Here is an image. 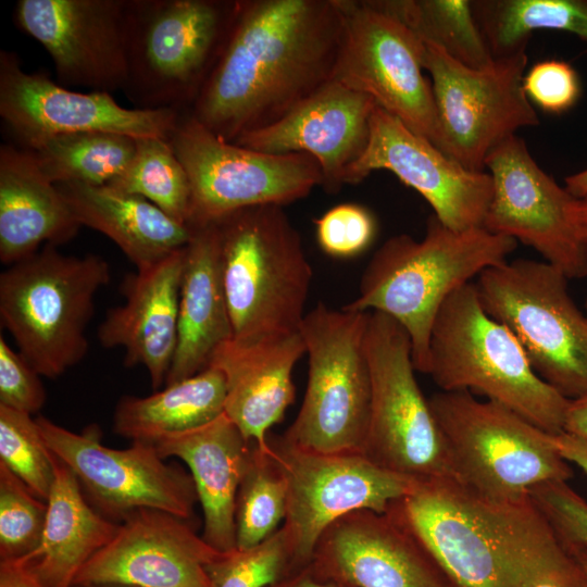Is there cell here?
Returning a JSON list of instances; mask_svg holds the SVG:
<instances>
[{
  "mask_svg": "<svg viewBox=\"0 0 587 587\" xmlns=\"http://www.w3.org/2000/svg\"><path fill=\"white\" fill-rule=\"evenodd\" d=\"M341 28L340 0H237L188 112L229 142L278 121L330 80Z\"/></svg>",
  "mask_w": 587,
  "mask_h": 587,
  "instance_id": "obj_1",
  "label": "cell"
},
{
  "mask_svg": "<svg viewBox=\"0 0 587 587\" xmlns=\"http://www.w3.org/2000/svg\"><path fill=\"white\" fill-rule=\"evenodd\" d=\"M394 505L458 587H524L563 546L530 497L492 501L453 478L417 480Z\"/></svg>",
  "mask_w": 587,
  "mask_h": 587,
  "instance_id": "obj_2",
  "label": "cell"
},
{
  "mask_svg": "<svg viewBox=\"0 0 587 587\" xmlns=\"http://www.w3.org/2000/svg\"><path fill=\"white\" fill-rule=\"evenodd\" d=\"M516 246L515 239L484 227L453 230L433 214L422 239L396 235L375 251L358 296L342 309L380 312L399 323L410 337L415 370L426 374L432 327L446 299L507 262Z\"/></svg>",
  "mask_w": 587,
  "mask_h": 587,
  "instance_id": "obj_3",
  "label": "cell"
},
{
  "mask_svg": "<svg viewBox=\"0 0 587 587\" xmlns=\"http://www.w3.org/2000/svg\"><path fill=\"white\" fill-rule=\"evenodd\" d=\"M426 374L441 391L477 392L549 434L564 432L571 400L536 374L512 333L484 310L473 283L441 305Z\"/></svg>",
  "mask_w": 587,
  "mask_h": 587,
  "instance_id": "obj_4",
  "label": "cell"
},
{
  "mask_svg": "<svg viewBox=\"0 0 587 587\" xmlns=\"http://www.w3.org/2000/svg\"><path fill=\"white\" fill-rule=\"evenodd\" d=\"M215 223L232 338L252 342L298 333L313 273L284 207H250Z\"/></svg>",
  "mask_w": 587,
  "mask_h": 587,
  "instance_id": "obj_5",
  "label": "cell"
},
{
  "mask_svg": "<svg viewBox=\"0 0 587 587\" xmlns=\"http://www.w3.org/2000/svg\"><path fill=\"white\" fill-rule=\"evenodd\" d=\"M110 280L102 257L65 255L53 245L1 273V325L40 376L57 378L85 358L95 298Z\"/></svg>",
  "mask_w": 587,
  "mask_h": 587,
  "instance_id": "obj_6",
  "label": "cell"
},
{
  "mask_svg": "<svg viewBox=\"0 0 587 587\" xmlns=\"http://www.w3.org/2000/svg\"><path fill=\"white\" fill-rule=\"evenodd\" d=\"M236 1L127 0V82L139 110L190 109L228 35Z\"/></svg>",
  "mask_w": 587,
  "mask_h": 587,
  "instance_id": "obj_7",
  "label": "cell"
},
{
  "mask_svg": "<svg viewBox=\"0 0 587 587\" xmlns=\"http://www.w3.org/2000/svg\"><path fill=\"white\" fill-rule=\"evenodd\" d=\"M428 401L455 479L478 496L519 501L540 484L572 477L553 435L512 410L470 391H439Z\"/></svg>",
  "mask_w": 587,
  "mask_h": 587,
  "instance_id": "obj_8",
  "label": "cell"
},
{
  "mask_svg": "<svg viewBox=\"0 0 587 587\" xmlns=\"http://www.w3.org/2000/svg\"><path fill=\"white\" fill-rule=\"evenodd\" d=\"M369 312L336 310L319 302L299 328L308 354L302 405L282 435L304 450L362 453L371 408L365 350Z\"/></svg>",
  "mask_w": 587,
  "mask_h": 587,
  "instance_id": "obj_9",
  "label": "cell"
},
{
  "mask_svg": "<svg viewBox=\"0 0 587 587\" xmlns=\"http://www.w3.org/2000/svg\"><path fill=\"white\" fill-rule=\"evenodd\" d=\"M567 277L545 262L489 267L475 284L484 310L516 338L536 374L565 398L587 394V315Z\"/></svg>",
  "mask_w": 587,
  "mask_h": 587,
  "instance_id": "obj_10",
  "label": "cell"
},
{
  "mask_svg": "<svg viewBox=\"0 0 587 587\" xmlns=\"http://www.w3.org/2000/svg\"><path fill=\"white\" fill-rule=\"evenodd\" d=\"M365 350L371 408L363 454L419 480L455 479L441 430L415 378L405 329L380 312H369Z\"/></svg>",
  "mask_w": 587,
  "mask_h": 587,
  "instance_id": "obj_11",
  "label": "cell"
},
{
  "mask_svg": "<svg viewBox=\"0 0 587 587\" xmlns=\"http://www.w3.org/2000/svg\"><path fill=\"white\" fill-rule=\"evenodd\" d=\"M168 141L189 178L191 228L250 207H285L323 183L311 155L271 154L226 141L188 111L180 113Z\"/></svg>",
  "mask_w": 587,
  "mask_h": 587,
  "instance_id": "obj_12",
  "label": "cell"
},
{
  "mask_svg": "<svg viewBox=\"0 0 587 587\" xmlns=\"http://www.w3.org/2000/svg\"><path fill=\"white\" fill-rule=\"evenodd\" d=\"M423 67L437 112L436 147L471 171H485L488 154L515 132L539 125L523 78L526 52L472 68L424 42Z\"/></svg>",
  "mask_w": 587,
  "mask_h": 587,
  "instance_id": "obj_13",
  "label": "cell"
},
{
  "mask_svg": "<svg viewBox=\"0 0 587 587\" xmlns=\"http://www.w3.org/2000/svg\"><path fill=\"white\" fill-rule=\"evenodd\" d=\"M342 28L332 80L371 97L434 146L438 140L424 41L374 0H340Z\"/></svg>",
  "mask_w": 587,
  "mask_h": 587,
  "instance_id": "obj_14",
  "label": "cell"
},
{
  "mask_svg": "<svg viewBox=\"0 0 587 587\" xmlns=\"http://www.w3.org/2000/svg\"><path fill=\"white\" fill-rule=\"evenodd\" d=\"M37 425L53 455L76 476L90 505L120 523L138 509L162 510L190 520L199 503L189 472L166 462L153 444L132 441L114 449L102 442L98 425L74 433L39 415Z\"/></svg>",
  "mask_w": 587,
  "mask_h": 587,
  "instance_id": "obj_15",
  "label": "cell"
},
{
  "mask_svg": "<svg viewBox=\"0 0 587 587\" xmlns=\"http://www.w3.org/2000/svg\"><path fill=\"white\" fill-rule=\"evenodd\" d=\"M270 453L287 482V530L295 570L310 563L323 532L358 510L387 511L419 479L385 470L362 453H319L283 436L267 437Z\"/></svg>",
  "mask_w": 587,
  "mask_h": 587,
  "instance_id": "obj_16",
  "label": "cell"
},
{
  "mask_svg": "<svg viewBox=\"0 0 587 587\" xmlns=\"http://www.w3.org/2000/svg\"><path fill=\"white\" fill-rule=\"evenodd\" d=\"M180 113L128 109L108 92L71 90L42 72H26L15 52L0 51V116L22 148L82 132L168 139Z\"/></svg>",
  "mask_w": 587,
  "mask_h": 587,
  "instance_id": "obj_17",
  "label": "cell"
},
{
  "mask_svg": "<svg viewBox=\"0 0 587 587\" xmlns=\"http://www.w3.org/2000/svg\"><path fill=\"white\" fill-rule=\"evenodd\" d=\"M492 198L483 227L521 241L569 279L587 276V245L567 218L574 197L534 160L525 141L513 135L486 158Z\"/></svg>",
  "mask_w": 587,
  "mask_h": 587,
  "instance_id": "obj_18",
  "label": "cell"
},
{
  "mask_svg": "<svg viewBox=\"0 0 587 587\" xmlns=\"http://www.w3.org/2000/svg\"><path fill=\"white\" fill-rule=\"evenodd\" d=\"M127 0H18L16 27L50 55L58 83L111 93L124 90Z\"/></svg>",
  "mask_w": 587,
  "mask_h": 587,
  "instance_id": "obj_19",
  "label": "cell"
},
{
  "mask_svg": "<svg viewBox=\"0 0 587 587\" xmlns=\"http://www.w3.org/2000/svg\"><path fill=\"white\" fill-rule=\"evenodd\" d=\"M377 170L415 189L445 226L458 232L483 227L492 198L490 174L464 167L378 105L367 146L349 167L345 184H358Z\"/></svg>",
  "mask_w": 587,
  "mask_h": 587,
  "instance_id": "obj_20",
  "label": "cell"
},
{
  "mask_svg": "<svg viewBox=\"0 0 587 587\" xmlns=\"http://www.w3.org/2000/svg\"><path fill=\"white\" fill-rule=\"evenodd\" d=\"M310 564L351 587H458L400 515L358 510L320 536Z\"/></svg>",
  "mask_w": 587,
  "mask_h": 587,
  "instance_id": "obj_21",
  "label": "cell"
},
{
  "mask_svg": "<svg viewBox=\"0 0 587 587\" xmlns=\"http://www.w3.org/2000/svg\"><path fill=\"white\" fill-rule=\"evenodd\" d=\"M221 553L197 534L190 520L138 509L118 523L113 538L84 565L74 585L213 587L205 566Z\"/></svg>",
  "mask_w": 587,
  "mask_h": 587,
  "instance_id": "obj_22",
  "label": "cell"
},
{
  "mask_svg": "<svg viewBox=\"0 0 587 587\" xmlns=\"http://www.w3.org/2000/svg\"><path fill=\"white\" fill-rule=\"evenodd\" d=\"M376 105L371 97L330 79L278 121L233 142L271 154H309L322 170V187L337 192L367 146Z\"/></svg>",
  "mask_w": 587,
  "mask_h": 587,
  "instance_id": "obj_23",
  "label": "cell"
},
{
  "mask_svg": "<svg viewBox=\"0 0 587 587\" xmlns=\"http://www.w3.org/2000/svg\"><path fill=\"white\" fill-rule=\"evenodd\" d=\"M185 249L127 274L125 302L109 309L97 330L104 348L124 349L126 366L146 367L154 390L165 384L176 349Z\"/></svg>",
  "mask_w": 587,
  "mask_h": 587,
  "instance_id": "obj_24",
  "label": "cell"
},
{
  "mask_svg": "<svg viewBox=\"0 0 587 587\" xmlns=\"http://www.w3.org/2000/svg\"><path fill=\"white\" fill-rule=\"evenodd\" d=\"M304 354L299 332L252 342L230 338L214 351L209 366L225 377L224 413L248 442L270 449L268 430L295 400L292 371Z\"/></svg>",
  "mask_w": 587,
  "mask_h": 587,
  "instance_id": "obj_25",
  "label": "cell"
},
{
  "mask_svg": "<svg viewBox=\"0 0 587 587\" xmlns=\"http://www.w3.org/2000/svg\"><path fill=\"white\" fill-rule=\"evenodd\" d=\"M153 445L162 458H178L187 464L202 509V538L220 552L235 550L236 495L250 450L239 428L223 413Z\"/></svg>",
  "mask_w": 587,
  "mask_h": 587,
  "instance_id": "obj_26",
  "label": "cell"
},
{
  "mask_svg": "<svg viewBox=\"0 0 587 587\" xmlns=\"http://www.w3.org/2000/svg\"><path fill=\"white\" fill-rule=\"evenodd\" d=\"M58 186L33 153L17 145L0 146V261L12 265L40 245L59 246L80 228Z\"/></svg>",
  "mask_w": 587,
  "mask_h": 587,
  "instance_id": "obj_27",
  "label": "cell"
},
{
  "mask_svg": "<svg viewBox=\"0 0 587 587\" xmlns=\"http://www.w3.org/2000/svg\"><path fill=\"white\" fill-rule=\"evenodd\" d=\"M232 336L217 225L193 227L185 249L177 341L165 386L205 370L214 351Z\"/></svg>",
  "mask_w": 587,
  "mask_h": 587,
  "instance_id": "obj_28",
  "label": "cell"
},
{
  "mask_svg": "<svg viewBox=\"0 0 587 587\" xmlns=\"http://www.w3.org/2000/svg\"><path fill=\"white\" fill-rule=\"evenodd\" d=\"M80 226L109 237L142 270L185 248L193 228L168 216L143 197L108 185L57 184Z\"/></svg>",
  "mask_w": 587,
  "mask_h": 587,
  "instance_id": "obj_29",
  "label": "cell"
},
{
  "mask_svg": "<svg viewBox=\"0 0 587 587\" xmlns=\"http://www.w3.org/2000/svg\"><path fill=\"white\" fill-rule=\"evenodd\" d=\"M38 548L29 555L46 587H73L84 565L115 535V523L85 498L74 473L55 458V478Z\"/></svg>",
  "mask_w": 587,
  "mask_h": 587,
  "instance_id": "obj_30",
  "label": "cell"
},
{
  "mask_svg": "<svg viewBox=\"0 0 587 587\" xmlns=\"http://www.w3.org/2000/svg\"><path fill=\"white\" fill-rule=\"evenodd\" d=\"M225 399L223 373L208 366L149 396H123L114 410L113 432L132 441L154 444L215 420L224 413Z\"/></svg>",
  "mask_w": 587,
  "mask_h": 587,
  "instance_id": "obj_31",
  "label": "cell"
},
{
  "mask_svg": "<svg viewBox=\"0 0 587 587\" xmlns=\"http://www.w3.org/2000/svg\"><path fill=\"white\" fill-rule=\"evenodd\" d=\"M472 9L495 60L526 52L536 30L573 34L587 51V0H472Z\"/></svg>",
  "mask_w": 587,
  "mask_h": 587,
  "instance_id": "obj_32",
  "label": "cell"
},
{
  "mask_svg": "<svg viewBox=\"0 0 587 587\" xmlns=\"http://www.w3.org/2000/svg\"><path fill=\"white\" fill-rule=\"evenodd\" d=\"M27 150L55 185L100 186L109 184L129 165L136 152V138L107 132H82L47 138Z\"/></svg>",
  "mask_w": 587,
  "mask_h": 587,
  "instance_id": "obj_33",
  "label": "cell"
},
{
  "mask_svg": "<svg viewBox=\"0 0 587 587\" xmlns=\"http://www.w3.org/2000/svg\"><path fill=\"white\" fill-rule=\"evenodd\" d=\"M424 42L433 43L472 68H485L492 58L476 23L472 0H374Z\"/></svg>",
  "mask_w": 587,
  "mask_h": 587,
  "instance_id": "obj_34",
  "label": "cell"
},
{
  "mask_svg": "<svg viewBox=\"0 0 587 587\" xmlns=\"http://www.w3.org/2000/svg\"><path fill=\"white\" fill-rule=\"evenodd\" d=\"M107 185L143 197L172 218L189 226L190 183L168 139L136 138V152L129 165Z\"/></svg>",
  "mask_w": 587,
  "mask_h": 587,
  "instance_id": "obj_35",
  "label": "cell"
},
{
  "mask_svg": "<svg viewBox=\"0 0 587 587\" xmlns=\"http://www.w3.org/2000/svg\"><path fill=\"white\" fill-rule=\"evenodd\" d=\"M270 447V446H268ZM287 482L270 453L250 442L236 495V548H252L280 527L287 514Z\"/></svg>",
  "mask_w": 587,
  "mask_h": 587,
  "instance_id": "obj_36",
  "label": "cell"
},
{
  "mask_svg": "<svg viewBox=\"0 0 587 587\" xmlns=\"http://www.w3.org/2000/svg\"><path fill=\"white\" fill-rule=\"evenodd\" d=\"M0 462L41 500L55 478V457L30 414L0 404Z\"/></svg>",
  "mask_w": 587,
  "mask_h": 587,
  "instance_id": "obj_37",
  "label": "cell"
},
{
  "mask_svg": "<svg viewBox=\"0 0 587 587\" xmlns=\"http://www.w3.org/2000/svg\"><path fill=\"white\" fill-rule=\"evenodd\" d=\"M205 571L213 587H268L295 571L288 533L280 526L252 548L222 552Z\"/></svg>",
  "mask_w": 587,
  "mask_h": 587,
  "instance_id": "obj_38",
  "label": "cell"
},
{
  "mask_svg": "<svg viewBox=\"0 0 587 587\" xmlns=\"http://www.w3.org/2000/svg\"><path fill=\"white\" fill-rule=\"evenodd\" d=\"M48 504L0 462V560L32 554L39 546Z\"/></svg>",
  "mask_w": 587,
  "mask_h": 587,
  "instance_id": "obj_39",
  "label": "cell"
},
{
  "mask_svg": "<svg viewBox=\"0 0 587 587\" xmlns=\"http://www.w3.org/2000/svg\"><path fill=\"white\" fill-rule=\"evenodd\" d=\"M320 248L335 259H350L373 242L376 222L372 213L357 203H341L314 221Z\"/></svg>",
  "mask_w": 587,
  "mask_h": 587,
  "instance_id": "obj_40",
  "label": "cell"
},
{
  "mask_svg": "<svg viewBox=\"0 0 587 587\" xmlns=\"http://www.w3.org/2000/svg\"><path fill=\"white\" fill-rule=\"evenodd\" d=\"M529 497L567 549H587V501L567 482L534 487Z\"/></svg>",
  "mask_w": 587,
  "mask_h": 587,
  "instance_id": "obj_41",
  "label": "cell"
},
{
  "mask_svg": "<svg viewBox=\"0 0 587 587\" xmlns=\"http://www.w3.org/2000/svg\"><path fill=\"white\" fill-rule=\"evenodd\" d=\"M523 88L530 102L553 114L573 108L582 91L577 72L561 60L535 63L524 75Z\"/></svg>",
  "mask_w": 587,
  "mask_h": 587,
  "instance_id": "obj_42",
  "label": "cell"
},
{
  "mask_svg": "<svg viewBox=\"0 0 587 587\" xmlns=\"http://www.w3.org/2000/svg\"><path fill=\"white\" fill-rule=\"evenodd\" d=\"M47 399L40 375L0 336V404L37 413Z\"/></svg>",
  "mask_w": 587,
  "mask_h": 587,
  "instance_id": "obj_43",
  "label": "cell"
},
{
  "mask_svg": "<svg viewBox=\"0 0 587 587\" xmlns=\"http://www.w3.org/2000/svg\"><path fill=\"white\" fill-rule=\"evenodd\" d=\"M524 587H587V577L563 545L536 570Z\"/></svg>",
  "mask_w": 587,
  "mask_h": 587,
  "instance_id": "obj_44",
  "label": "cell"
},
{
  "mask_svg": "<svg viewBox=\"0 0 587 587\" xmlns=\"http://www.w3.org/2000/svg\"><path fill=\"white\" fill-rule=\"evenodd\" d=\"M0 587H46L27 558L0 560Z\"/></svg>",
  "mask_w": 587,
  "mask_h": 587,
  "instance_id": "obj_45",
  "label": "cell"
},
{
  "mask_svg": "<svg viewBox=\"0 0 587 587\" xmlns=\"http://www.w3.org/2000/svg\"><path fill=\"white\" fill-rule=\"evenodd\" d=\"M268 587H351L317 573L309 563L299 567Z\"/></svg>",
  "mask_w": 587,
  "mask_h": 587,
  "instance_id": "obj_46",
  "label": "cell"
},
{
  "mask_svg": "<svg viewBox=\"0 0 587 587\" xmlns=\"http://www.w3.org/2000/svg\"><path fill=\"white\" fill-rule=\"evenodd\" d=\"M558 452L587 474V442L565 432L553 435Z\"/></svg>",
  "mask_w": 587,
  "mask_h": 587,
  "instance_id": "obj_47",
  "label": "cell"
},
{
  "mask_svg": "<svg viewBox=\"0 0 587 587\" xmlns=\"http://www.w3.org/2000/svg\"><path fill=\"white\" fill-rule=\"evenodd\" d=\"M564 432L587 442V394L570 401Z\"/></svg>",
  "mask_w": 587,
  "mask_h": 587,
  "instance_id": "obj_48",
  "label": "cell"
},
{
  "mask_svg": "<svg viewBox=\"0 0 587 587\" xmlns=\"http://www.w3.org/2000/svg\"><path fill=\"white\" fill-rule=\"evenodd\" d=\"M567 218L579 240L587 245V195L573 199L567 207Z\"/></svg>",
  "mask_w": 587,
  "mask_h": 587,
  "instance_id": "obj_49",
  "label": "cell"
},
{
  "mask_svg": "<svg viewBox=\"0 0 587 587\" xmlns=\"http://www.w3.org/2000/svg\"><path fill=\"white\" fill-rule=\"evenodd\" d=\"M565 189L574 197L582 198L587 195V168L565 178Z\"/></svg>",
  "mask_w": 587,
  "mask_h": 587,
  "instance_id": "obj_50",
  "label": "cell"
},
{
  "mask_svg": "<svg viewBox=\"0 0 587 587\" xmlns=\"http://www.w3.org/2000/svg\"><path fill=\"white\" fill-rule=\"evenodd\" d=\"M567 549V548H566ZM578 561L582 569L584 570V573L587 577V549L586 548H572L567 549Z\"/></svg>",
  "mask_w": 587,
  "mask_h": 587,
  "instance_id": "obj_51",
  "label": "cell"
},
{
  "mask_svg": "<svg viewBox=\"0 0 587 587\" xmlns=\"http://www.w3.org/2000/svg\"><path fill=\"white\" fill-rule=\"evenodd\" d=\"M73 587H137V586H130V585H123V584H77Z\"/></svg>",
  "mask_w": 587,
  "mask_h": 587,
  "instance_id": "obj_52",
  "label": "cell"
},
{
  "mask_svg": "<svg viewBox=\"0 0 587 587\" xmlns=\"http://www.w3.org/2000/svg\"><path fill=\"white\" fill-rule=\"evenodd\" d=\"M586 315H587V300H586Z\"/></svg>",
  "mask_w": 587,
  "mask_h": 587,
  "instance_id": "obj_53",
  "label": "cell"
}]
</instances>
